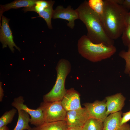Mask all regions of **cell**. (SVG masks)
Segmentation results:
<instances>
[{
	"label": "cell",
	"mask_w": 130,
	"mask_h": 130,
	"mask_svg": "<svg viewBox=\"0 0 130 130\" xmlns=\"http://www.w3.org/2000/svg\"><path fill=\"white\" fill-rule=\"evenodd\" d=\"M67 130H83L82 127H68Z\"/></svg>",
	"instance_id": "484cf974"
},
{
	"label": "cell",
	"mask_w": 130,
	"mask_h": 130,
	"mask_svg": "<svg viewBox=\"0 0 130 130\" xmlns=\"http://www.w3.org/2000/svg\"><path fill=\"white\" fill-rule=\"evenodd\" d=\"M71 69V64L68 60L62 58L59 60L56 67L57 78L55 84L51 90L43 96L44 102L61 101L66 92L65 80Z\"/></svg>",
	"instance_id": "277c9868"
},
{
	"label": "cell",
	"mask_w": 130,
	"mask_h": 130,
	"mask_svg": "<svg viewBox=\"0 0 130 130\" xmlns=\"http://www.w3.org/2000/svg\"><path fill=\"white\" fill-rule=\"evenodd\" d=\"M53 19H60L68 21V26L73 29L75 26V20L79 19L78 13L75 10H74L70 6L64 8L62 6H58L54 10L52 16Z\"/></svg>",
	"instance_id": "9c48e42d"
},
{
	"label": "cell",
	"mask_w": 130,
	"mask_h": 130,
	"mask_svg": "<svg viewBox=\"0 0 130 130\" xmlns=\"http://www.w3.org/2000/svg\"></svg>",
	"instance_id": "1f68e13d"
},
{
	"label": "cell",
	"mask_w": 130,
	"mask_h": 130,
	"mask_svg": "<svg viewBox=\"0 0 130 130\" xmlns=\"http://www.w3.org/2000/svg\"><path fill=\"white\" fill-rule=\"evenodd\" d=\"M65 120L50 122H45L43 124L32 129V130H67L68 128Z\"/></svg>",
	"instance_id": "9a60e30c"
},
{
	"label": "cell",
	"mask_w": 130,
	"mask_h": 130,
	"mask_svg": "<svg viewBox=\"0 0 130 130\" xmlns=\"http://www.w3.org/2000/svg\"><path fill=\"white\" fill-rule=\"evenodd\" d=\"M129 112H130V110H129Z\"/></svg>",
	"instance_id": "f546056e"
},
{
	"label": "cell",
	"mask_w": 130,
	"mask_h": 130,
	"mask_svg": "<svg viewBox=\"0 0 130 130\" xmlns=\"http://www.w3.org/2000/svg\"><path fill=\"white\" fill-rule=\"evenodd\" d=\"M125 9H130V0H124L122 5Z\"/></svg>",
	"instance_id": "603a6c76"
},
{
	"label": "cell",
	"mask_w": 130,
	"mask_h": 130,
	"mask_svg": "<svg viewBox=\"0 0 130 130\" xmlns=\"http://www.w3.org/2000/svg\"><path fill=\"white\" fill-rule=\"evenodd\" d=\"M80 19L86 27L87 37L93 43H102L108 46H114V40L107 34L102 26L99 16L85 0L76 9Z\"/></svg>",
	"instance_id": "7a4b0ae2"
},
{
	"label": "cell",
	"mask_w": 130,
	"mask_h": 130,
	"mask_svg": "<svg viewBox=\"0 0 130 130\" xmlns=\"http://www.w3.org/2000/svg\"></svg>",
	"instance_id": "4dcf8cb0"
},
{
	"label": "cell",
	"mask_w": 130,
	"mask_h": 130,
	"mask_svg": "<svg viewBox=\"0 0 130 130\" xmlns=\"http://www.w3.org/2000/svg\"><path fill=\"white\" fill-rule=\"evenodd\" d=\"M88 1L90 7L100 16L104 9V0H89Z\"/></svg>",
	"instance_id": "d6986e66"
},
{
	"label": "cell",
	"mask_w": 130,
	"mask_h": 130,
	"mask_svg": "<svg viewBox=\"0 0 130 130\" xmlns=\"http://www.w3.org/2000/svg\"><path fill=\"white\" fill-rule=\"evenodd\" d=\"M4 91L2 86V83L0 82V101L1 102L3 100L4 96Z\"/></svg>",
	"instance_id": "cb8c5ba5"
},
{
	"label": "cell",
	"mask_w": 130,
	"mask_h": 130,
	"mask_svg": "<svg viewBox=\"0 0 130 130\" xmlns=\"http://www.w3.org/2000/svg\"><path fill=\"white\" fill-rule=\"evenodd\" d=\"M112 2L118 4L122 5L124 0H110Z\"/></svg>",
	"instance_id": "4316f807"
},
{
	"label": "cell",
	"mask_w": 130,
	"mask_h": 130,
	"mask_svg": "<svg viewBox=\"0 0 130 130\" xmlns=\"http://www.w3.org/2000/svg\"><path fill=\"white\" fill-rule=\"evenodd\" d=\"M122 39L123 44L125 46H130V26H127L122 35Z\"/></svg>",
	"instance_id": "44dd1931"
},
{
	"label": "cell",
	"mask_w": 130,
	"mask_h": 130,
	"mask_svg": "<svg viewBox=\"0 0 130 130\" xmlns=\"http://www.w3.org/2000/svg\"><path fill=\"white\" fill-rule=\"evenodd\" d=\"M80 96L79 93L73 88L67 90L65 95L61 101L62 106L67 112L82 108Z\"/></svg>",
	"instance_id": "8fae6325"
},
{
	"label": "cell",
	"mask_w": 130,
	"mask_h": 130,
	"mask_svg": "<svg viewBox=\"0 0 130 130\" xmlns=\"http://www.w3.org/2000/svg\"><path fill=\"white\" fill-rule=\"evenodd\" d=\"M91 117L86 109L81 108L67 112L65 121L68 127H82L89 118Z\"/></svg>",
	"instance_id": "52a82bcc"
},
{
	"label": "cell",
	"mask_w": 130,
	"mask_h": 130,
	"mask_svg": "<svg viewBox=\"0 0 130 130\" xmlns=\"http://www.w3.org/2000/svg\"><path fill=\"white\" fill-rule=\"evenodd\" d=\"M77 46L78 52L82 57L94 63L110 58L116 51L114 46H108L102 43H94L85 35L78 40Z\"/></svg>",
	"instance_id": "3957f363"
},
{
	"label": "cell",
	"mask_w": 130,
	"mask_h": 130,
	"mask_svg": "<svg viewBox=\"0 0 130 130\" xmlns=\"http://www.w3.org/2000/svg\"><path fill=\"white\" fill-rule=\"evenodd\" d=\"M122 114L121 111L108 116L103 122V130H130L129 124L126 123L122 126L120 125Z\"/></svg>",
	"instance_id": "7c38bea8"
},
{
	"label": "cell",
	"mask_w": 130,
	"mask_h": 130,
	"mask_svg": "<svg viewBox=\"0 0 130 130\" xmlns=\"http://www.w3.org/2000/svg\"><path fill=\"white\" fill-rule=\"evenodd\" d=\"M42 110L46 123L65 120L67 111L61 101L46 102L43 101L39 107Z\"/></svg>",
	"instance_id": "5b68a950"
},
{
	"label": "cell",
	"mask_w": 130,
	"mask_h": 130,
	"mask_svg": "<svg viewBox=\"0 0 130 130\" xmlns=\"http://www.w3.org/2000/svg\"><path fill=\"white\" fill-rule=\"evenodd\" d=\"M125 99L121 93L106 97L105 100L108 115L121 111L124 106Z\"/></svg>",
	"instance_id": "4fadbf2b"
},
{
	"label": "cell",
	"mask_w": 130,
	"mask_h": 130,
	"mask_svg": "<svg viewBox=\"0 0 130 130\" xmlns=\"http://www.w3.org/2000/svg\"><path fill=\"white\" fill-rule=\"evenodd\" d=\"M129 74V76L130 77V72Z\"/></svg>",
	"instance_id": "f1b7e54d"
},
{
	"label": "cell",
	"mask_w": 130,
	"mask_h": 130,
	"mask_svg": "<svg viewBox=\"0 0 130 130\" xmlns=\"http://www.w3.org/2000/svg\"><path fill=\"white\" fill-rule=\"evenodd\" d=\"M126 23L127 26H130V12L127 13L126 18Z\"/></svg>",
	"instance_id": "d4e9b609"
},
{
	"label": "cell",
	"mask_w": 130,
	"mask_h": 130,
	"mask_svg": "<svg viewBox=\"0 0 130 130\" xmlns=\"http://www.w3.org/2000/svg\"><path fill=\"white\" fill-rule=\"evenodd\" d=\"M84 105L91 117L97 119L103 122L108 116L105 100H96L92 103H86Z\"/></svg>",
	"instance_id": "30bf717a"
},
{
	"label": "cell",
	"mask_w": 130,
	"mask_h": 130,
	"mask_svg": "<svg viewBox=\"0 0 130 130\" xmlns=\"http://www.w3.org/2000/svg\"><path fill=\"white\" fill-rule=\"evenodd\" d=\"M0 130H9V129L7 126H5L0 128Z\"/></svg>",
	"instance_id": "83f0119b"
},
{
	"label": "cell",
	"mask_w": 130,
	"mask_h": 130,
	"mask_svg": "<svg viewBox=\"0 0 130 130\" xmlns=\"http://www.w3.org/2000/svg\"><path fill=\"white\" fill-rule=\"evenodd\" d=\"M128 47L127 51L123 50L119 53V56L125 61L126 64L124 72L126 74H129L130 72V46Z\"/></svg>",
	"instance_id": "ffe728a7"
},
{
	"label": "cell",
	"mask_w": 130,
	"mask_h": 130,
	"mask_svg": "<svg viewBox=\"0 0 130 130\" xmlns=\"http://www.w3.org/2000/svg\"><path fill=\"white\" fill-rule=\"evenodd\" d=\"M24 102L23 97L20 96L14 99L11 105L17 110H22L28 113L30 116L31 124L37 126L45 122L43 111L39 107L36 109H31L24 104Z\"/></svg>",
	"instance_id": "8992f818"
},
{
	"label": "cell",
	"mask_w": 130,
	"mask_h": 130,
	"mask_svg": "<svg viewBox=\"0 0 130 130\" xmlns=\"http://www.w3.org/2000/svg\"><path fill=\"white\" fill-rule=\"evenodd\" d=\"M18 117L16 125L13 130H32L29 125L30 118L29 115L22 110H18Z\"/></svg>",
	"instance_id": "2e32d148"
},
{
	"label": "cell",
	"mask_w": 130,
	"mask_h": 130,
	"mask_svg": "<svg viewBox=\"0 0 130 130\" xmlns=\"http://www.w3.org/2000/svg\"><path fill=\"white\" fill-rule=\"evenodd\" d=\"M17 109L13 108L5 112L0 118V128L10 123L17 112Z\"/></svg>",
	"instance_id": "ac0fdd59"
},
{
	"label": "cell",
	"mask_w": 130,
	"mask_h": 130,
	"mask_svg": "<svg viewBox=\"0 0 130 130\" xmlns=\"http://www.w3.org/2000/svg\"><path fill=\"white\" fill-rule=\"evenodd\" d=\"M104 2L103 11L100 17L106 33L114 40L122 35L126 26V18L128 12L122 5L110 0H104Z\"/></svg>",
	"instance_id": "6da1fadb"
},
{
	"label": "cell",
	"mask_w": 130,
	"mask_h": 130,
	"mask_svg": "<svg viewBox=\"0 0 130 130\" xmlns=\"http://www.w3.org/2000/svg\"><path fill=\"white\" fill-rule=\"evenodd\" d=\"M1 25L0 30V41L2 45L3 48L8 46L12 52L14 50V47L20 51V49L15 45L13 40L12 31L9 27V19L3 15L2 16Z\"/></svg>",
	"instance_id": "ba28073f"
},
{
	"label": "cell",
	"mask_w": 130,
	"mask_h": 130,
	"mask_svg": "<svg viewBox=\"0 0 130 130\" xmlns=\"http://www.w3.org/2000/svg\"><path fill=\"white\" fill-rule=\"evenodd\" d=\"M37 0H17L6 4L0 5V20L3 13L11 9H17L22 7H30L33 6Z\"/></svg>",
	"instance_id": "5bb4252c"
},
{
	"label": "cell",
	"mask_w": 130,
	"mask_h": 130,
	"mask_svg": "<svg viewBox=\"0 0 130 130\" xmlns=\"http://www.w3.org/2000/svg\"><path fill=\"white\" fill-rule=\"evenodd\" d=\"M83 130H103V122L97 119L90 117L82 127Z\"/></svg>",
	"instance_id": "e0dca14e"
},
{
	"label": "cell",
	"mask_w": 130,
	"mask_h": 130,
	"mask_svg": "<svg viewBox=\"0 0 130 130\" xmlns=\"http://www.w3.org/2000/svg\"><path fill=\"white\" fill-rule=\"evenodd\" d=\"M122 117L121 119L120 125H123L130 120V113L129 111L124 113L122 114Z\"/></svg>",
	"instance_id": "7402d4cb"
}]
</instances>
